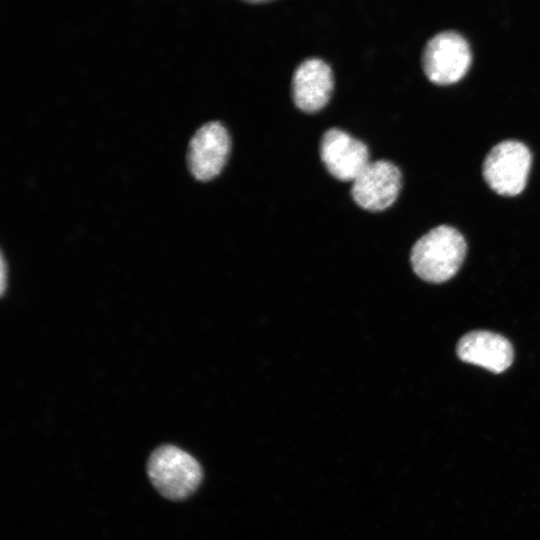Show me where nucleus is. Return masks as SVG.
<instances>
[{
    "label": "nucleus",
    "mask_w": 540,
    "mask_h": 540,
    "mask_svg": "<svg viewBox=\"0 0 540 540\" xmlns=\"http://www.w3.org/2000/svg\"><path fill=\"white\" fill-rule=\"evenodd\" d=\"M471 64L467 41L457 32L444 31L431 38L424 49L422 65L428 79L439 85L459 81Z\"/></svg>",
    "instance_id": "20e7f679"
},
{
    "label": "nucleus",
    "mask_w": 540,
    "mask_h": 540,
    "mask_svg": "<svg viewBox=\"0 0 540 540\" xmlns=\"http://www.w3.org/2000/svg\"><path fill=\"white\" fill-rule=\"evenodd\" d=\"M531 166V153L521 142L507 140L495 145L483 163V176L489 187L503 196L523 191Z\"/></svg>",
    "instance_id": "7ed1b4c3"
},
{
    "label": "nucleus",
    "mask_w": 540,
    "mask_h": 540,
    "mask_svg": "<svg viewBox=\"0 0 540 540\" xmlns=\"http://www.w3.org/2000/svg\"><path fill=\"white\" fill-rule=\"evenodd\" d=\"M466 250V241L457 229L440 225L416 241L411 250L410 262L421 279L442 283L457 273Z\"/></svg>",
    "instance_id": "f257e3e1"
},
{
    "label": "nucleus",
    "mask_w": 540,
    "mask_h": 540,
    "mask_svg": "<svg viewBox=\"0 0 540 540\" xmlns=\"http://www.w3.org/2000/svg\"><path fill=\"white\" fill-rule=\"evenodd\" d=\"M401 180V172L392 162L370 161L353 179L351 195L361 208L382 211L395 202Z\"/></svg>",
    "instance_id": "39448f33"
},
{
    "label": "nucleus",
    "mask_w": 540,
    "mask_h": 540,
    "mask_svg": "<svg viewBox=\"0 0 540 540\" xmlns=\"http://www.w3.org/2000/svg\"><path fill=\"white\" fill-rule=\"evenodd\" d=\"M457 356L464 362L502 373L513 362L514 351L504 336L490 331H471L459 340Z\"/></svg>",
    "instance_id": "1a4fd4ad"
},
{
    "label": "nucleus",
    "mask_w": 540,
    "mask_h": 540,
    "mask_svg": "<svg viewBox=\"0 0 540 540\" xmlns=\"http://www.w3.org/2000/svg\"><path fill=\"white\" fill-rule=\"evenodd\" d=\"M147 473L157 491L173 501L192 495L203 477L198 461L173 445L159 446L151 453L147 462Z\"/></svg>",
    "instance_id": "f03ea898"
},
{
    "label": "nucleus",
    "mask_w": 540,
    "mask_h": 540,
    "mask_svg": "<svg viewBox=\"0 0 540 540\" xmlns=\"http://www.w3.org/2000/svg\"><path fill=\"white\" fill-rule=\"evenodd\" d=\"M319 152L328 172L342 181H353L370 162L366 144L335 127L323 133Z\"/></svg>",
    "instance_id": "0eeeda50"
},
{
    "label": "nucleus",
    "mask_w": 540,
    "mask_h": 540,
    "mask_svg": "<svg viewBox=\"0 0 540 540\" xmlns=\"http://www.w3.org/2000/svg\"><path fill=\"white\" fill-rule=\"evenodd\" d=\"M230 135L224 125L210 121L192 136L187 153L188 167L195 179L208 181L217 176L230 153Z\"/></svg>",
    "instance_id": "423d86ee"
},
{
    "label": "nucleus",
    "mask_w": 540,
    "mask_h": 540,
    "mask_svg": "<svg viewBox=\"0 0 540 540\" xmlns=\"http://www.w3.org/2000/svg\"><path fill=\"white\" fill-rule=\"evenodd\" d=\"M334 87L331 67L324 60L311 57L302 61L292 76L291 90L295 105L305 112L322 109Z\"/></svg>",
    "instance_id": "6e6552de"
}]
</instances>
